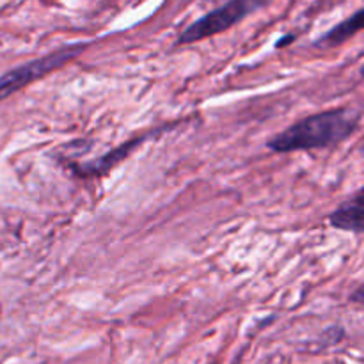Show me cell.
Instances as JSON below:
<instances>
[{"mask_svg":"<svg viewBox=\"0 0 364 364\" xmlns=\"http://www.w3.org/2000/svg\"><path fill=\"white\" fill-rule=\"evenodd\" d=\"M329 224L334 230L364 233V187L331 213Z\"/></svg>","mask_w":364,"mask_h":364,"instance_id":"5b68a950","label":"cell"},{"mask_svg":"<svg viewBox=\"0 0 364 364\" xmlns=\"http://www.w3.org/2000/svg\"><path fill=\"white\" fill-rule=\"evenodd\" d=\"M291 39H295V36L294 34H290V36H287V38H281L279 41L276 43V46L277 48H279V46H287L288 43H291Z\"/></svg>","mask_w":364,"mask_h":364,"instance_id":"ba28073f","label":"cell"},{"mask_svg":"<svg viewBox=\"0 0 364 364\" xmlns=\"http://www.w3.org/2000/svg\"><path fill=\"white\" fill-rule=\"evenodd\" d=\"M272 0H228L223 6L203 14L188 27H185L178 34L176 45H192V43H199L203 39L213 38L220 32L230 31L231 27L245 20L249 14L263 9Z\"/></svg>","mask_w":364,"mask_h":364,"instance_id":"7a4b0ae2","label":"cell"},{"mask_svg":"<svg viewBox=\"0 0 364 364\" xmlns=\"http://www.w3.org/2000/svg\"><path fill=\"white\" fill-rule=\"evenodd\" d=\"M361 77H364V64L361 66Z\"/></svg>","mask_w":364,"mask_h":364,"instance_id":"9c48e42d","label":"cell"},{"mask_svg":"<svg viewBox=\"0 0 364 364\" xmlns=\"http://www.w3.org/2000/svg\"><path fill=\"white\" fill-rule=\"evenodd\" d=\"M149 135H153V132L148 135H141V137H135L132 139V141L123 142V144H119L117 148H114L112 151L105 153L103 156H100V159L96 160H91V162H84V164L68 162L66 167H70L71 173H75L80 178H98L102 176V174L109 173L112 167H116L117 164L123 162L124 159H128L130 153L134 151L135 148H139V146L149 137Z\"/></svg>","mask_w":364,"mask_h":364,"instance_id":"277c9868","label":"cell"},{"mask_svg":"<svg viewBox=\"0 0 364 364\" xmlns=\"http://www.w3.org/2000/svg\"><path fill=\"white\" fill-rule=\"evenodd\" d=\"M350 301L359 302V304H364V284H361V287H359L358 290L350 295Z\"/></svg>","mask_w":364,"mask_h":364,"instance_id":"52a82bcc","label":"cell"},{"mask_svg":"<svg viewBox=\"0 0 364 364\" xmlns=\"http://www.w3.org/2000/svg\"><path fill=\"white\" fill-rule=\"evenodd\" d=\"M91 43H73V45H66L55 52H50L39 59L28 60L9 70L0 77V102L31 85L32 82L41 80L53 71H59L68 63L82 55V52H85Z\"/></svg>","mask_w":364,"mask_h":364,"instance_id":"3957f363","label":"cell"},{"mask_svg":"<svg viewBox=\"0 0 364 364\" xmlns=\"http://www.w3.org/2000/svg\"><path fill=\"white\" fill-rule=\"evenodd\" d=\"M364 28V7L359 11H355L352 16H348L347 20L340 21L338 25H334L331 31H327L326 34L320 36L315 41V46L318 48H334V46L343 45L345 41H348L350 38H354L358 32H361Z\"/></svg>","mask_w":364,"mask_h":364,"instance_id":"8992f818","label":"cell"},{"mask_svg":"<svg viewBox=\"0 0 364 364\" xmlns=\"http://www.w3.org/2000/svg\"><path fill=\"white\" fill-rule=\"evenodd\" d=\"M359 117L361 116L358 112L348 109H331L311 114L291 123L283 132H277L265 146L279 155L329 148L354 134Z\"/></svg>","mask_w":364,"mask_h":364,"instance_id":"6da1fadb","label":"cell"}]
</instances>
